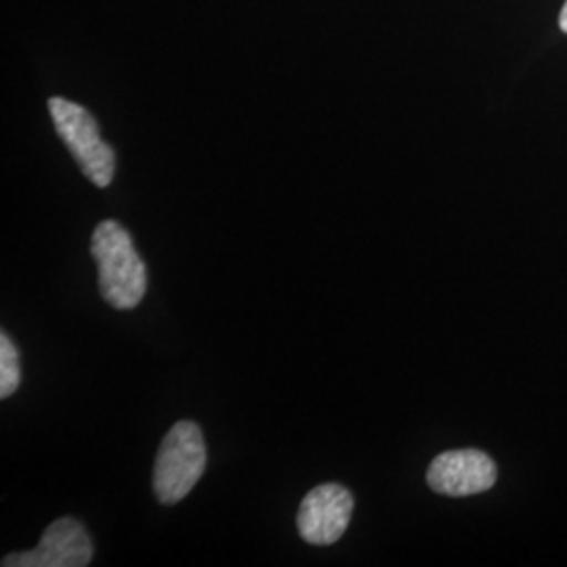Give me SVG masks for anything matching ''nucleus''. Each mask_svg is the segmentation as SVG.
I'll use <instances>...</instances> for the list:
<instances>
[{
  "instance_id": "nucleus-1",
  "label": "nucleus",
  "mask_w": 567,
  "mask_h": 567,
  "mask_svg": "<svg viewBox=\"0 0 567 567\" xmlns=\"http://www.w3.org/2000/svg\"><path fill=\"white\" fill-rule=\"evenodd\" d=\"M91 255L97 264V284L103 301L128 311L142 303L147 271L131 234L114 219H105L91 236Z\"/></svg>"
},
{
  "instance_id": "nucleus-2",
  "label": "nucleus",
  "mask_w": 567,
  "mask_h": 567,
  "mask_svg": "<svg viewBox=\"0 0 567 567\" xmlns=\"http://www.w3.org/2000/svg\"><path fill=\"white\" fill-rule=\"evenodd\" d=\"M206 468L203 429L179 421L164 435L154 463V494L161 505H177L200 482Z\"/></svg>"
},
{
  "instance_id": "nucleus-3",
  "label": "nucleus",
  "mask_w": 567,
  "mask_h": 567,
  "mask_svg": "<svg viewBox=\"0 0 567 567\" xmlns=\"http://www.w3.org/2000/svg\"><path fill=\"white\" fill-rule=\"evenodd\" d=\"M49 114L61 142L65 143L72 158L81 166L84 177L97 187H107L114 182L116 154L103 142L100 124L93 114L79 103L68 102L63 97L49 100Z\"/></svg>"
},
{
  "instance_id": "nucleus-4",
  "label": "nucleus",
  "mask_w": 567,
  "mask_h": 567,
  "mask_svg": "<svg viewBox=\"0 0 567 567\" xmlns=\"http://www.w3.org/2000/svg\"><path fill=\"white\" fill-rule=\"evenodd\" d=\"M93 540L74 517H60L42 532L39 547L13 553L2 559L4 567H84L93 561Z\"/></svg>"
},
{
  "instance_id": "nucleus-5",
  "label": "nucleus",
  "mask_w": 567,
  "mask_h": 567,
  "mask_svg": "<svg viewBox=\"0 0 567 567\" xmlns=\"http://www.w3.org/2000/svg\"><path fill=\"white\" fill-rule=\"evenodd\" d=\"M498 471L486 452L465 447L447 450L433 458L426 471V484L442 496H473L496 484Z\"/></svg>"
},
{
  "instance_id": "nucleus-6",
  "label": "nucleus",
  "mask_w": 567,
  "mask_h": 567,
  "mask_svg": "<svg viewBox=\"0 0 567 567\" xmlns=\"http://www.w3.org/2000/svg\"><path fill=\"white\" fill-rule=\"evenodd\" d=\"M351 515V492L339 484H322L307 492L297 515V529L305 543L328 547L347 532Z\"/></svg>"
},
{
  "instance_id": "nucleus-7",
  "label": "nucleus",
  "mask_w": 567,
  "mask_h": 567,
  "mask_svg": "<svg viewBox=\"0 0 567 567\" xmlns=\"http://www.w3.org/2000/svg\"><path fill=\"white\" fill-rule=\"evenodd\" d=\"M21 381L20 351L7 332L0 334V398H11Z\"/></svg>"
},
{
  "instance_id": "nucleus-8",
  "label": "nucleus",
  "mask_w": 567,
  "mask_h": 567,
  "mask_svg": "<svg viewBox=\"0 0 567 567\" xmlns=\"http://www.w3.org/2000/svg\"><path fill=\"white\" fill-rule=\"evenodd\" d=\"M559 28L567 34V0L564 9H561V13H559Z\"/></svg>"
}]
</instances>
